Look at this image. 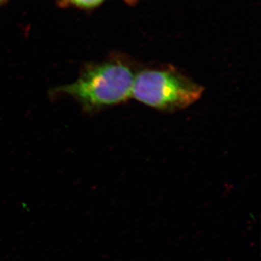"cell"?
I'll use <instances>...</instances> for the list:
<instances>
[{"label": "cell", "instance_id": "1", "mask_svg": "<svg viewBox=\"0 0 261 261\" xmlns=\"http://www.w3.org/2000/svg\"><path fill=\"white\" fill-rule=\"evenodd\" d=\"M137 72L128 58L111 55L102 61L82 65L74 82L51 88L49 97L71 98L82 112L91 116L130 99Z\"/></svg>", "mask_w": 261, "mask_h": 261}, {"label": "cell", "instance_id": "2", "mask_svg": "<svg viewBox=\"0 0 261 261\" xmlns=\"http://www.w3.org/2000/svg\"><path fill=\"white\" fill-rule=\"evenodd\" d=\"M203 92L202 86L168 65L137 71L132 97L158 111L175 112L197 102Z\"/></svg>", "mask_w": 261, "mask_h": 261}, {"label": "cell", "instance_id": "3", "mask_svg": "<svg viewBox=\"0 0 261 261\" xmlns=\"http://www.w3.org/2000/svg\"><path fill=\"white\" fill-rule=\"evenodd\" d=\"M71 4L82 8H94L99 6L106 0H68ZM126 4L133 6L137 4V0H123Z\"/></svg>", "mask_w": 261, "mask_h": 261}, {"label": "cell", "instance_id": "4", "mask_svg": "<svg viewBox=\"0 0 261 261\" xmlns=\"http://www.w3.org/2000/svg\"><path fill=\"white\" fill-rule=\"evenodd\" d=\"M7 1H8V0H0V6L6 3Z\"/></svg>", "mask_w": 261, "mask_h": 261}]
</instances>
